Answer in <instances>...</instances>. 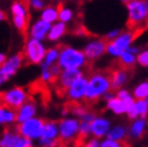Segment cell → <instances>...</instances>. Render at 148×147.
Masks as SVG:
<instances>
[{
  "mask_svg": "<svg viewBox=\"0 0 148 147\" xmlns=\"http://www.w3.org/2000/svg\"><path fill=\"white\" fill-rule=\"evenodd\" d=\"M146 28H148V21H147V23H146Z\"/></svg>",
  "mask_w": 148,
  "mask_h": 147,
  "instance_id": "obj_39",
  "label": "cell"
},
{
  "mask_svg": "<svg viewBox=\"0 0 148 147\" xmlns=\"http://www.w3.org/2000/svg\"><path fill=\"white\" fill-rule=\"evenodd\" d=\"M107 52H110L112 56H116V57H121L123 54V51L118 48L112 41L108 42V45H107Z\"/></svg>",
  "mask_w": 148,
  "mask_h": 147,
  "instance_id": "obj_31",
  "label": "cell"
},
{
  "mask_svg": "<svg viewBox=\"0 0 148 147\" xmlns=\"http://www.w3.org/2000/svg\"><path fill=\"white\" fill-rule=\"evenodd\" d=\"M128 97H130V94L128 93V91H125V89H119V91L117 92V97H116V98L124 100V99H127Z\"/></svg>",
  "mask_w": 148,
  "mask_h": 147,
  "instance_id": "obj_36",
  "label": "cell"
},
{
  "mask_svg": "<svg viewBox=\"0 0 148 147\" xmlns=\"http://www.w3.org/2000/svg\"><path fill=\"white\" fill-rule=\"evenodd\" d=\"M59 53H60V52H58L57 48H49V49L47 51V53H46L45 59H43L42 68H43V69H48L49 67H52V65H53V63H54L57 59H59Z\"/></svg>",
  "mask_w": 148,
  "mask_h": 147,
  "instance_id": "obj_23",
  "label": "cell"
},
{
  "mask_svg": "<svg viewBox=\"0 0 148 147\" xmlns=\"http://www.w3.org/2000/svg\"><path fill=\"white\" fill-rule=\"evenodd\" d=\"M101 145L99 144V141L97 139H92V140H88L82 147H100Z\"/></svg>",
  "mask_w": 148,
  "mask_h": 147,
  "instance_id": "obj_35",
  "label": "cell"
},
{
  "mask_svg": "<svg viewBox=\"0 0 148 147\" xmlns=\"http://www.w3.org/2000/svg\"><path fill=\"white\" fill-rule=\"evenodd\" d=\"M59 9H60V4H58L57 6H48L43 10L42 14H41V19L52 23L54 22L57 18H59Z\"/></svg>",
  "mask_w": 148,
  "mask_h": 147,
  "instance_id": "obj_21",
  "label": "cell"
},
{
  "mask_svg": "<svg viewBox=\"0 0 148 147\" xmlns=\"http://www.w3.org/2000/svg\"><path fill=\"white\" fill-rule=\"evenodd\" d=\"M145 129H146V121H145V118H141V120L135 121V123L131 126L130 133L134 137H140L143 134Z\"/></svg>",
  "mask_w": 148,
  "mask_h": 147,
  "instance_id": "obj_25",
  "label": "cell"
},
{
  "mask_svg": "<svg viewBox=\"0 0 148 147\" xmlns=\"http://www.w3.org/2000/svg\"><path fill=\"white\" fill-rule=\"evenodd\" d=\"M35 113H36V106L33 102V100L29 99L17 111V122L22 123V122H25L28 120H32Z\"/></svg>",
  "mask_w": 148,
  "mask_h": 147,
  "instance_id": "obj_16",
  "label": "cell"
},
{
  "mask_svg": "<svg viewBox=\"0 0 148 147\" xmlns=\"http://www.w3.org/2000/svg\"><path fill=\"white\" fill-rule=\"evenodd\" d=\"M29 0H16L11 6L12 16H19L29 18Z\"/></svg>",
  "mask_w": 148,
  "mask_h": 147,
  "instance_id": "obj_18",
  "label": "cell"
},
{
  "mask_svg": "<svg viewBox=\"0 0 148 147\" xmlns=\"http://www.w3.org/2000/svg\"><path fill=\"white\" fill-rule=\"evenodd\" d=\"M60 53H59L58 64L64 70H79L86 65L87 58L83 52L77 51L70 46H60Z\"/></svg>",
  "mask_w": 148,
  "mask_h": 147,
  "instance_id": "obj_3",
  "label": "cell"
},
{
  "mask_svg": "<svg viewBox=\"0 0 148 147\" xmlns=\"http://www.w3.org/2000/svg\"><path fill=\"white\" fill-rule=\"evenodd\" d=\"M43 126H45V121L39 120V118H32V120L19 123L16 130L24 137L36 139V137H41Z\"/></svg>",
  "mask_w": 148,
  "mask_h": 147,
  "instance_id": "obj_7",
  "label": "cell"
},
{
  "mask_svg": "<svg viewBox=\"0 0 148 147\" xmlns=\"http://www.w3.org/2000/svg\"><path fill=\"white\" fill-rule=\"evenodd\" d=\"M13 23L16 25V28L21 32V34L25 36L27 30H28V23H29V18L25 17H19V16H13Z\"/></svg>",
  "mask_w": 148,
  "mask_h": 147,
  "instance_id": "obj_26",
  "label": "cell"
},
{
  "mask_svg": "<svg viewBox=\"0 0 148 147\" xmlns=\"http://www.w3.org/2000/svg\"><path fill=\"white\" fill-rule=\"evenodd\" d=\"M14 121H17V111L6 106H1V109H0V122H1V124H10Z\"/></svg>",
  "mask_w": 148,
  "mask_h": 147,
  "instance_id": "obj_20",
  "label": "cell"
},
{
  "mask_svg": "<svg viewBox=\"0 0 148 147\" xmlns=\"http://www.w3.org/2000/svg\"><path fill=\"white\" fill-rule=\"evenodd\" d=\"M122 1H123V3H127V4H129V3H131V1H132V0H122Z\"/></svg>",
  "mask_w": 148,
  "mask_h": 147,
  "instance_id": "obj_38",
  "label": "cell"
},
{
  "mask_svg": "<svg viewBox=\"0 0 148 147\" xmlns=\"http://www.w3.org/2000/svg\"><path fill=\"white\" fill-rule=\"evenodd\" d=\"M51 28H52L51 23H48V22L43 21V19H40L33 25L32 30H30V35H32V38L35 39V40H39V41L43 40L45 36L48 35Z\"/></svg>",
  "mask_w": 148,
  "mask_h": 147,
  "instance_id": "obj_15",
  "label": "cell"
},
{
  "mask_svg": "<svg viewBox=\"0 0 148 147\" xmlns=\"http://www.w3.org/2000/svg\"><path fill=\"white\" fill-rule=\"evenodd\" d=\"M1 147H33L32 142L28 137L22 136L18 131L5 129L3 140L0 144Z\"/></svg>",
  "mask_w": 148,
  "mask_h": 147,
  "instance_id": "obj_10",
  "label": "cell"
},
{
  "mask_svg": "<svg viewBox=\"0 0 148 147\" xmlns=\"http://www.w3.org/2000/svg\"><path fill=\"white\" fill-rule=\"evenodd\" d=\"M66 32V27H65V23L60 22V23H57L54 24L53 27L51 28V30L47 35V39L49 41H57L59 38H62L64 35V33Z\"/></svg>",
  "mask_w": 148,
  "mask_h": 147,
  "instance_id": "obj_22",
  "label": "cell"
},
{
  "mask_svg": "<svg viewBox=\"0 0 148 147\" xmlns=\"http://www.w3.org/2000/svg\"><path fill=\"white\" fill-rule=\"evenodd\" d=\"M148 21V0H132L128 4V28L129 30H136L138 28H146L142 24Z\"/></svg>",
  "mask_w": 148,
  "mask_h": 147,
  "instance_id": "obj_2",
  "label": "cell"
},
{
  "mask_svg": "<svg viewBox=\"0 0 148 147\" xmlns=\"http://www.w3.org/2000/svg\"><path fill=\"white\" fill-rule=\"evenodd\" d=\"M134 97L136 100H145L148 98V82H142L135 88Z\"/></svg>",
  "mask_w": 148,
  "mask_h": 147,
  "instance_id": "obj_27",
  "label": "cell"
},
{
  "mask_svg": "<svg viewBox=\"0 0 148 147\" xmlns=\"http://www.w3.org/2000/svg\"><path fill=\"white\" fill-rule=\"evenodd\" d=\"M92 134L95 136V137H101L105 134L108 133V128H110V122L105 118H99L94 120L92 123Z\"/></svg>",
  "mask_w": 148,
  "mask_h": 147,
  "instance_id": "obj_17",
  "label": "cell"
},
{
  "mask_svg": "<svg viewBox=\"0 0 148 147\" xmlns=\"http://www.w3.org/2000/svg\"><path fill=\"white\" fill-rule=\"evenodd\" d=\"M110 77H111V89L117 91L127 82L128 80V70L122 69V68H116L110 71Z\"/></svg>",
  "mask_w": 148,
  "mask_h": 147,
  "instance_id": "obj_14",
  "label": "cell"
},
{
  "mask_svg": "<svg viewBox=\"0 0 148 147\" xmlns=\"http://www.w3.org/2000/svg\"><path fill=\"white\" fill-rule=\"evenodd\" d=\"M100 147H129V144L125 140L114 141V140H110V139H107V140L101 142Z\"/></svg>",
  "mask_w": 148,
  "mask_h": 147,
  "instance_id": "obj_29",
  "label": "cell"
},
{
  "mask_svg": "<svg viewBox=\"0 0 148 147\" xmlns=\"http://www.w3.org/2000/svg\"><path fill=\"white\" fill-rule=\"evenodd\" d=\"M135 106H136V110L138 115L142 117V118H145V117L147 116V112H148V104L147 101L145 100H137L135 101Z\"/></svg>",
  "mask_w": 148,
  "mask_h": 147,
  "instance_id": "obj_30",
  "label": "cell"
},
{
  "mask_svg": "<svg viewBox=\"0 0 148 147\" xmlns=\"http://www.w3.org/2000/svg\"><path fill=\"white\" fill-rule=\"evenodd\" d=\"M72 17V11L70 9H65L63 7V5L60 4V9H59V21H62L63 23L69 22Z\"/></svg>",
  "mask_w": 148,
  "mask_h": 147,
  "instance_id": "obj_28",
  "label": "cell"
},
{
  "mask_svg": "<svg viewBox=\"0 0 148 147\" xmlns=\"http://www.w3.org/2000/svg\"><path fill=\"white\" fill-rule=\"evenodd\" d=\"M127 115L129 116V118H136V117H138V116H140V115H138V112H137V110H136L135 104L129 109V111L127 112Z\"/></svg>",
  "mask_w": 148,
  "mask_h": 147,
  "instance_id": "obj_34",
  "label": "cell"
},
{
  "mask_svg": "<svg viewBox=\"0 0 148 147\" xmlns=\"http://www.w3.org/2000/svg\"><path fill=\"white\" fill-rule=\"evenodd\" d=\"M146 101H147V104H148V98H147V100H146Z\"/></svg>",
  "mask_w": 148,
  "mask_h": 147,
  "instance_id": "obj_40",
  "label": "cell"
},
{
  "mask_svg": "<svg viewBox=\"0 0 148 147\" xmlns=\"http://www.w3.org/2000/svg\"><path fill=\"white\" fill-rule=\"evenodd\" d=\"M121 34H119V30H118V29H116V30H113V32H111V33H108L107 35H106V40H111V39H117L118 36H119Z\"/></svg>",
  "mask_w": 148,
  "mask_h": 147,
  "instance_id": "obj_37",
  "label": "cell"
},
{
  "mask_svg": "<svg viewBox=\"0 0 148 147\" xmlns=\"http://www.w3.org/2000/svg\"><path fill=\"white\" fill-rule=\"evenodd\" d=\"M83 76V72L81 70H64L62 72V75L59 76L57 80L56 84V89L58 91L59 95H65L68 93L69 88L73 84V82Z\"/></svg>",
  "mask_w": 148,
  "mask_h": 147,
  "instance_id": "obj_8",
  "label": "cell"
},
{
  "mask_svg": "<svg viewBox=\"0 0 148 147\" xmlns=\"http://www.w3.org/2000/svg\"><path fill=\"white\" fill-rule=\"evenodd\" d=\"M24 57L29 64H39L41 63L46 57V49L45 46L35 39L28 40L25 43V48H24Z\"/></svg>",
  "mask_w": 148,
  "mask_h": 147,
  "instance_id": "obj_6",
  "label": "cell"
},
{
  "mask_svg": "<svg viewBox=\"0 0 148 147\" xmlns=\"http://www.w3.org/2000/svg\"><path fill=\"white\" fill-rule=\"evenodd\" d=\"M58 124H59V141H60V145L71 144L72 141L76 145V137L79 130V123L76 120H63Z\"/></svg>",
  "mask_w": 148,
  "mask_h": 147,
  "instance_id": "obj_5",
  "label": "cell"
},
{
  "mask_svg": "<svg viewBox=\"0 0 148 147\" xmlns=\"http://www.w3.org/2000/svg\"><path fill=\"white\" fill-rule=\"evenodd\" d=\"M29 99L30 98L28 97L27 92L23 88L14 87L12 89L5 91L1 93V106H6L9 109L14 110V111H18Z\"/></svg>",
  "mask_w": 148,
  "mask_h": 147,
  "instance_id": "obj_4",
  "label": "cell"
},
{
  "mask_svg": "<svg viewBox=\"0 0 148 147\" xmlns=\"http://www.w3.org/2000/svg\"><path fill=\"white\" fill-rule=\"evenodd\" d=\"M136 59H137L140 65H142V67H148V49L140 53Z\"/></svg>",
  "mask_w": 148,
  "mask_h": 147,
  "instance_id": "obj_32",
  "label": "cell"
},
{
  "mask_svg": "<svg viewBox=\"0 0 148 147\" xmlns=\"http://www.w3.org/2000/svg\"><path fill=\"white\" fill-rule=\"evenodd\" d=\"M88 81L84 76L79 77L76 82H73V84L69 88L66 97H68L71 101H78L81 99H84V95L87 92V87H88Z\"/></svg>",
  "mask_w": 148,
  "mask_h": 147,
  "instance_id": "obj_12",
  "label": "cell"
},
{
  "mask_svg": "<svg viewBox=\"0 0 148 147\" xmlns=\"http://www.w3.org/2000/svg\"><path fill=\"white\" fill-rule=\"evenodd\" d=\"M30 4L33 6V9L35 10H41L45 3H43V0H30Z\"/></svg>",
  "mask_w": 148,
  "mask_h": 147,
  "instance_id": "obj_33",
  "label": "cell"
},
{
  "mask_svg": "<svg viewBox=\"0 0 148 147\" xmlns=\"http://www.w3.org/2000/svg\"><path fill=\"white\" fill-rule=\"evenodd\" d=\"M125 136V129L122 126H116L107 133V137L110 140L114 141H122Z\"/></svg>",
  "mask_w": 148,
  "mask_h": 147,
  "instance_id": "obj_24",
  "label": "cell"
},
{
  "mask_svg": "<svg viewBox=\"0 0 148 147\" xmlns=\"http://www.w3.org/2000/svg\"><path fill=\"white\" fill-rule=\"evenodd\" d=\"M111 88V77L110 71H97L93 72L89 81H88L87 92L84 95V100L87 104H94L101 95H105Z\"/></svg>",
  "mask_w": 148,
  "mask_h": 147,
  "instance_id": "obj_1",
  "label": "cell"
},
{
  "mask_svg": "<svg viewBox=\"0 0 148 147\" xmlns=\"http://www.w3.org/2000/svg\"><path fill=\"white\" fill-rule=\"evenodd\" d=\"M24 59H25L24 53H17L12 56L9 60H6L1 65V70H0V82L4 83L10 78V76L14 75L16 71L21 68Z\"/></svg>",
  "mask_w": 148,
  "mask_h": 147,
  "instance_id": "obj_9",
  "label": "cell"
},
{
  "mask_svg": "<svg viewBox=\"0 0 148 147\" xmlns=\"http://www.w3.org/2000/svg\"><path fill=\"white\" fill-rule=\"evenodd\" d=\"M135 104L134 99L131 97H128L127 99H118V98H113L107 101V107L110 110H112V111L117 115H122V113H127L129 111V109Z\"/></svg>",
  "mask_w": 148,
  "mask_h": 147,
  "instance_id": "obj_13",
  "label": "cell"
},
{
  "mask_svg": "<svg viewBox=\"0 0 148 147\" xmlns=\"http://www.w3.org/2000/svg\"><path fill=\"white\" fill-rule=\"evenodd\" d=\"M107 45H108V40L106 39H99V40H94L89 42L88 45L84 47L83 53L87 58V60H95L97 58L101 57L105 51H107Z\"/></svg>",
  "mask_w": 148,
  "mask_h": 147,
  "instance_id": "obj_11",
  "label": "cell"
},
{
  "mask_svg": "<svg viewBox=\"0 0 148 147\" xmlns=\"http://www.w3.org/2000/svg\"><path fill=\"white\" fill-rule=\"evenodd\" d=\"M135 60H137V59L134 57V54L130 53L129 51H124L123 54L119 57V60H118V67L122 69H125V70H130L134 67Z\"/></svg>",
  "mask_w": 148,
  "mask_h": 147,
  "instance_id": "obj_19",
  "label": "cell"
}]
</instances>
